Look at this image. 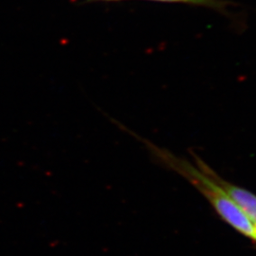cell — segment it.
<instances>
[{"instance_id":"6da1fadb","label":"cell","mask_w":256,"mask_h":256,"mask_svg":"<svg viewBox=\"0 0 256 256\" xmlns=\"http://www.w3.org/2000/svg\"><path fill=\"white\" fill-rule=\"evenodd\" d=\"M153 151L167 164L185 176L209 200L218 214L234 229L256 241V226L225 192L218 176L210 172L206 166L200 165V169H198L155 147H153Z\"/></svg>"},{"instance_id":"277c9868","label":"cell","mask_w":256,"mask_h":256,"mask_svg":"<svg viewBox=\"0 0 256 256\" xmlns=\"http://www.w3.org/2000/svg\"><path fill=\"white\" fill-rule=\"evenodd\" d=\"M104 1H119V0H104Z\"/></svg>"},{"instance_id":"3957f363","label":"cell","mask_w":256,"mask_h":256,"mask_svg":"<svg viewBox=\"0 0 256 256\" xmlns=\"http://www.w3.org/2000/svg\"><path fill=\"white\" fill-rule=\"evenodd\" d=\"M156 2H166V3H184L196 6L207 7L210 9L216 10L220 12H226L227 7L230 3L225 0H150Z\"/></svg>"},{"instance_id":"7a4b0ae2","label":"cell","mask_w":256,"mask_h":256,"mask_svg":"<svg viewBox=\"0 0 256 256\" xmlns=\"http://www.w3.org/2000/svg\"><path fill=\"white\" fill-rule=\"evenodd\" d=\"M218 178L221 186L225 190V192L229 194L230 198L234 202V203L240 208L245 216H247L250 222L256 226V196L252 192H248L247 190L240 188L238 186L232 185L228 182H223Z\"/></svg>"}]
</instances>
